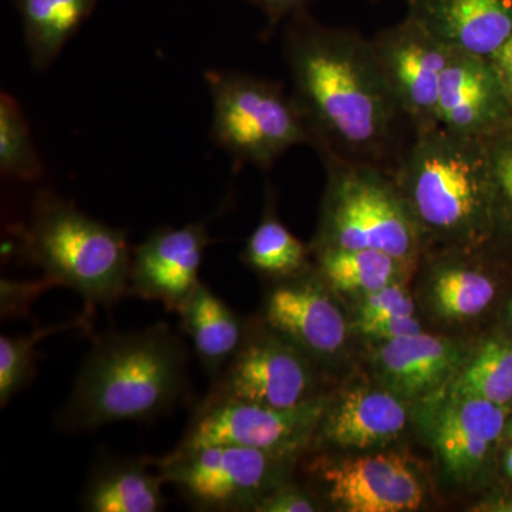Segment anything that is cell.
I'll return each instance as SVG.
<instances>
[{"label": "cell", "mask_w": 512, "mask_h": 512, "mask_svg": "<svg viewBox=\"0 0 512 512\" xmlns=\"http://www.w3.org/2000/svg\"><path fill=\"white\" fill-rule=\"evenodd\" d=\"M359 328L370 338L382 339L384 342L421 332L420 322L413 316H396V318L360 323Z\"/></svg>", "instance_id": "1f68e13d"}, {"label": "cell", "mask_w": 512, "mask_h": 512, "mask_svg": "<svg viewBox=\"0 0 512 512\" xmlns=\"http://www.w3.org/2000/svg\"><path fill=\"white\" fill-rule=\"evenodd\" d=\"M500 404L476 397H451L434 429V443L444 466L453 476L466 478L483 466L505 426Z\"/></svg>", "instance_id": "2e32d148"}, {"label": "cell", "mask_w": 512, "mask_h": 512, "mask_svg": "<svg viewBox=\"0 0 512 512\" xmlns=\"http://www.w3.org/2000/svg\"><path fill=\"white\" fill-rule=\"evenodd\" d=\"M510 313H511V319H512V303H511V311H510Z\"/></svg>", "instance_id": "74e56055"}, {"label": "cell", "mask_w": 512, "mask_h": 512, "mask_svg": "<svg viewBox=\"0 0 512 512\" xmlns=\"http://www.w3.org/2000/svg\"><path fill=\"white\" fill-rule=\"evenodd\" d=\"M396 165L394 181L421 238L461 248L476 244L494 207L487 140L431 128L414 134Z\"/></svg>", "instance_id": "3957f363"}, {"label": "cell", "mask_w": 512, "mask_h": 512, "mask_svg": "<svg viewBox=\"0 0 512 512\" xmlns=\"http://www.w3.org/2000/svg\"><path fill=\"white\" fill-rule=\"evenodd\" d=\"M490 59L493 60L495 69L500 74L501 82H503L512 103V36Z\"/></svg>", "instance_id": "836d02e7"}, {"label": "cell", "mask_w": 512, "mask_h": 512, "mask_svg": "<svg viewBox=\"0 0 512 512\" xmlns=\"http://www.w3.org/2000/svg\"><path fill=\"white\" fill-rule=\"evenodd\" d=\"M205 397L293 409L320 396L306 356L265 325L264 330L248 328L241 348Z\"/></svg>", "instance_id": "9c48e42d"}, {"label": "cell", "mask_w": 512, "mask_h": 512, "mask_svg": "<svg viewBox=\"0 0 512 512\" xmlns=\"http://www.w3.org/2000/svg\"><path fill=\"white\" fill-rule=\"evenodd\" d=\"M57 288L55 282L43 276L39 281H0V315L2 319L26 318L33 303L42 293Z\"/></svg>", "instance_id": "f1b7e54d"}, {"label": "cell", "mask_w": 512, "mask_h": 512, "mask_svg": "<svg viewBox=\"0 0 512 512\" xmlns=\"http://www.w3.org/2000/svg\"><path fill=\"white\" fill-rule=\"evenodd\" d=\"M453 397H476L500 404L512 400V345L507 340H487L457 377Z\"/></svg>", "instance_id": "cb8c5ba5"}, {"label": "cell", "mask_w": 512, "mask_h": 512, "mask_svg": "<svg viewBox=\"0 0 512 512\" xmlns=\"http://www.w3.org/2000/svg\"><path fill=\"white\" fill-rule=\"evenodd\" d=\"M211 238L205 222L158 228L134 248L128 295L163 303L178 313L201 284L200 269Z\"/></svg>", "instance_id": "8fae6325"}, {"label": "cell", "mask_w": 512, "mask_h": 512, "mask_svg": "<svg viewBox=\"0 0 512 512\" xmlns=\"http://www.w3.org/2000/svg\"><path fill=\"white\" fill-rule=\"evenodd\" d=\"M376 360L392 389L417 397L446 382L460 363V352L451 340L420 332L384 343Z\"/></svg>", "instance_id": "d6986e66"}, {"label": "cell", "mask_w": 512, "mask_h": 512, "mask_svg": "<svg viewBox=\"0 0 512 512\" xmlns=\"http://www.w3.org/2000/svg\"><path fill=\"white\" fill-rule=\"evenodd\" d=\"M83 318L62 325L36 329L30 335L6 336L0 338V407L5 409L13 397L29 386L36 373V346L47 336L73 328L86 329L89 322Z\"/></svg>", "instance_id": "4316f807"}, {"label": "cell", "mask_w": 512, "mask_h": 512, "mask_svg": "<svg viewBox=\"0 0 512 512\" xmlns=\"http://www.w3.org/2000/svg\"><path fill=\"white\" fill-rule=\"evenodd\" d=\"M319 275L330 288L339 292H375L396 284L404 268L403 261L379 249L318 248Z\"/></svg>", "instance_id": "7402d4cb"}, {"label": "cell", "mask_w": 512, "mask_h": 512, "mask_svg": "<svg viewBox=\"0 0 512 512\" xmlns=\"http://www.w3.org/2000/svg\"><path fill=\"white\" fill-rule=\"evenodd\" d=\"M510 434H511V439H512V424H511V427H510Z\"/></svg>", "instance_id": "8d00e7d4"}, {"label": "cell", "mask_w": 512, "mask_h": 512, "mask_svg": "<svg viewBox=\"0 0 512 512\" xmlns=\"http://www.w3.org/2000/svg\"><path fill=\"white\" fill-rule=\"evenodd\" d=\"M406 421V407L393 394L357 389L346 393L332 409L326 407L316 433L336 446L369 448L399 436Z\"/></svg>", "instance_id": "e0dca14e"}, {"label": "cell", "mask_w": 512, "mask_h": 512, "mask_svg": "<svg viewBox=\"0 0 512 512\" xmlns=\"http://www.w3.org/2000/svg\"><path fill=\"white\" fill-rule=\"evenodd\" d=\"M495 285L490 276L463 264H446L433 279L437 311L448 319L480 315L493 302Z\"/></svg>", "instance_id": "d4e9b609"}, {"label": "cell", "mask_w": 512, "mask_h": 512, "mask_svg": "<svg viewBox=\"0 0 512 512\" xmlns=\"http://www.w3.org/2000/svg\"><path fill=\"white\" fill-rule=\"evenodd\" d=\"M0 174L18 181H36L43 175L28 120L9 93L0 96Z\"/></svg>", "instance_id": "484cf974"}, {"label": "cell", "mask_w": 512, "mask_h": 512, "mask_svg": "<svg viewBox=\"0 0 512 512\" xmlns=\"http://www.w3.org/2000/svg\"><path fill=\"white\" fill-rule=\"evenodd\" d=\"M326 407L323 397L293 409L205 397L177 448L238 446L295 458L315 439Z\"/></svg>", "instance_id": "ba28073f"}, {"label": "cell", "mask_w": 512, "mask_h": 512, "mask_svg": "<svg viewBox=\"0 0 512 512\" xmlns=\"http://www.w3.org/2000/svg\"><path fill=\"white\" fill-rule=\"evenodd\" d=\"M377 64L414 134L439 127L440 84L450 47L412 16L370 37Z\"/></svg>", "instance_id": "30bf717a"}, {"label": "cell", "mask_w": 512, "mask_h": 512, "mask_svg": "<svg viewBox=\"0 0 512 512\" xmlns=\"http://www.w3.org/2000/svg\"><path fill=\"white\" fill-rule=\"evenodd\" d=\"M318 510L311 495L288 483L279 484L255 505V512H313Z\"/></svg>", "instance_id": "4dcf8cb0"}, {"label": "cell", "mask_w": 512, "mask_h": 512, "mask_svg": "<svg viewBox=\"0 0 512 512\" xmlns=\"http://www.w3.org/2000/svg\"><path fill=\"white\" fill-rule=\"evenodd\" d=\"M96 0H19L29 59L37 72L55 62Z\"/></svg>", "instance_id": "44dd1931"}, {"label": "cell", "mask_w": 512, "mask_h": 512, "mask_svg": "<svg viewBox=\"0 0 512 512\" xmlns=\"http://www.w3.org/2000/svg\"><path fill=\"white\" fill-rule=\"evenodd\" d=\"M292 96L320 158L384 165L404 119L370 37L298 13L285 33Z\"/></svg>", "instance_id": "6da1fadb"}, {"label": "cell", "mask_w": 512, "mask_h": 512, "mask_svg": "<svg viewBox=\"0 0 512 512\" xmlns=\"http://www.w3.org/2000/svg\"><path fill=\"white\" fill-rule=\"evenodd\" d=\"M333 504L350 512L414 511L424 493L399 454H376L320 468Z\"/></svg>", "instance_id": "5bb4252c"}, {"label": "cell", "mask_w": 512, "mask_h": 512, "mask_svg": "<svg viewBox=\"0 0 512 512\" xmlns=\"http://www.w3.org/2000/svg\"><path fill=\"white\" fill-rule=\"evenodd\" d=\"M211 137L237 163L272 167L286 151L311 146L308 124L292 93L252 74L207 70Z\"/></svg>", "instance_id": "8992f818"}, {"label": "cell", "mask_w": 512, "mask_h": 512, "mask_svg": "<svg viewBox=\"0 0 512 512\" xmlns=\"http://www.w3.org/2000/svg\"><path fill=\"white\" fill-rule=\"evenodd\" d=\"M505 470L512 480V448L508 450L507 457H505Z\"/></svg>", "instance_id": "e575fe53"}, {"label": "cell", "mask_w": 512, "mask_h": 512, "mask_svg": "<svg viewBox=\"0 0 512 512\" xmlns=\"http://www.w3.org/2000/svg\"><path fill=\"white\" fill-rule=\"evenodd\" d=\"M439 126L488 140L512 123V103L490 57L451 49L441 77Z\"/></svg>", "instance_id": "7c38bea8"}, {"label": "cell", "mask_w": 512, "mask_h": 512, "mask_svg": "<svg viewBox=\"0 0 512 512\" xmlns=\"http://www.w3.org/2000/svg\"><path fill=\"white\" fill-rule=\"evenodd\" d=\"M495 511H508L512 512V503L495 505Z\"/></svg>", "instance_id": "d590c367"}, {"label": "cell", "mask_w": 512, "mask_h": 512, "mask_svg": "<svg viewBox=\"0 0 512 512\" xmlns=\"http://www.w3.org/2000/svg\"><path fill=\"white\" fill-rule=\"evenodd\" d=\"M407 15L450 49L491 57L512 36V0H407Z\"/></svg>", "instance_id": "9a60e30c"}, {"label": "cell", "mask_w": 512, "mask_h": 512, "mask_svg": "<svg viewBox=\"0 0 512 512\" xmlns=\"http://www.w3.org/2000/svg\"><path fill=\"white\" fill-rule=\"evenodd\" d=\"M150 458L106 457L94 464L80 495L87 512H158L165 508L160 471Z\"/></svg>", "instance_id": "ac0fdd59"}, {"label": "cell", "mask_w": 512, "mask_h": 512, "mask_svg": "<svg viewBox=\"0 0 512 512\" xmlns=\"http://www.w3.org/2000/svg\"><path fill=\"white\" fill-rule=\"evenodd\" d=\"M413 299L404 292L399 284L384 286L375 292L367 293L359 313V323L396 318V316H413Z\"/></svg>", "instance_id": "f546056e"}, {"label": "cell", "mask_w": 512, "mask_h": 512, "mask_svg": "<svg viewBox=\"0 0 512 512\" xmlns=\"http://www.w3.org/2000/svg\"><path fill=\"white\" fill-rule=\"evenodd\" d=\"M18 235L20 255L57 286L79 293L87 315L128 295L133 254L126 232L94 220L73 202L39 192Z\"/></svg>", "instance_id": "277c9868"}, {"label": "cell", "mask_w": 512, "mask_h": 512, "mask_svg": "<svg viewBox=\"0 0 512 512\" xmlns=\"http://www.w3.org/2000/svg\"><path fill=\"white\" fill-rule=\"evenodd\" d=\"M241 256L249 268L279 281L301 274L308 264V248L282 224L272 207H266Z\"/></svg>", "instance_id": "603a6c76"}, {"label": "cell", "mask_w": 512, "mask_h": 512, "mask_svg": "<svg viewBox=\"0 0 512 512\" xmlns=\"http://www.w3.org/2000/svg\"><path fill=\"white\" fill-rule=\"evenodd\" d=\"M178 315L198 362L212 380L217 379L241 348L248 326L202 282Z\"/></svg>", "instance_id": "ffe728a7"}, {"label": "cell", "mask_w": 512, "mask_h": 512, "mask_svg": "<svg viewBox=\"0 0 512 512\" xmlns=\"http://www.w3.org/2000/svg\"><path fill=\"white\" fill-rule=\"evenodd\" d=\"M494 201L512 210V123L487 140Z\"/></svg>", "instance_id": "83f0119b"}, {"label": "cell", "mask_w": 512, "mask_h": 512, "mask_svg": "<svg viewBox=\"0 0 512 512\" xmlns=\"http://www.w3.org/2000/svg\"><path fill=\"white\" fill-rule=\"evenodd\" d=\"M328 173L318 248H372L413 262L420 229L383 165L322 157Z\"/></svg>", "instance_id": "5b68a950"}, {"label": "cell", "mask_w": 512, "mask_h": 512, "mask_svg": "<svg viewBox=\"0 0 512 512\" xmlns=\"http://www.w3.org/2000/svg\"><path fill=\"white\" fill-rule=\"evenodd\" d=\"M188 362L184 340L167 323L101 335L57 410L55 427L76 434L163 416L187 393Z\"/></svg>", "instance_id": "7a4b0ae2"}, {"label": "cell", "mask_w": 512, "mask_h": 512, "mask_svg": "<svg viewBox=\"0 0 512 512\" xmlns=\"http://www.w3.org/2000/svg\"><path fill=\"white\" fill-rule=\"evenodd\" d=\"M292 458L248 447L205 446L175 448L150 461L194 510L232 512L254 510L285 483L282 468Z\"/></svg>", "instance_id": "52a82bcc"}, {"label": "cell", "mask_w": 512, "mask_h": 512, "mask_svg": "<svg viewBox=\"0 0 512 512\" xmlns=\"http://www.w3.org/2000/svg\"><path fill=\"white\" fill-rule=\"evenodd\" d=\"M303 271L268 292L264 325L305 356L328 357L346 342V320L325 291V281Z\"/></svg>", "instance_id": "4fadbf2b"}, {"label": "cell", "mask_w": 512, "mask_h": 512, "mask_svg": "<svg viewBox=\"0 0 512 512\" xmlns=\"http://www.w3.org/2000/svg\"><path fill=\"white\" fill-rule=\"evenodd\" d=\"M251 2L264 10L271 26H275L288 16L303 12L311 0H251Z\"/></svg>", "instance_id": "d6a6232c"}]
</instances>
